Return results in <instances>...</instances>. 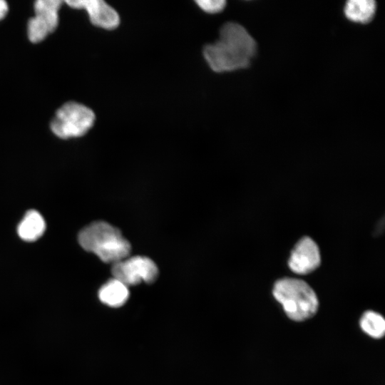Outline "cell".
I'll return each instance as SVG.
<instances>
[{
  "instance_id": "obj_1",
  "label": "cell",
  "mask_w": 385,
  "mask_h": 385,
  "mask_svg": "<svg viewBox=\"0 0 385 385\" xmlns=\"http://www.w3.org/2000/svg\"><path fill=\"white\" fill-rule=\"evenodd\" d=\"M257 48L255 40L244 26L227 22L220 28L217 41L204 47L203 55L215 72H230L248 67Z\"/></svg>"
},
{
  "instance_id": "obj_2",
  "label": "cell",
  "mask_w": 385,
  "mask_h": 385,
  "mask_svg": "<svg viewBox=\"0 0 385 385\" xmlns=\"http://www.w3.org/2000/svg\"><path fill=\"white\" fill-rule=\"evenodd\" d=\"M78 242L86 251L105 262L115 263L129 255L130 245L120 231L106 222H95L78 234Z\"/></svg>"
},
{
  "instance_id": "obj_3",
  "label": "cell",
  "mask_w": 385,
  "mask_h": 385,
  "mask_svg": "<svg viewBox=\"0 0 385 385\" xmlns=\"http://www.w3.org/2000/svg\"><path fill=\"white\" fill-rule=\"evenodd\" d=\"M272 292L274 298L282 305L286 314L292 320H305L317 311V297L312 288L302 279H280L275 282Z\"/></svg>"
},
{
  "instance_id": "obj_4",
  "label": "cell",
  "mask_w": 385,
  "mask_h": 385,
  "mask_svg": "<svg viewBox=\"0 0 385 385\" xmlns=\"http://www.w3.org/2000/svg\"><path fill=\"white\" fill-rule=\"evenodd\" d=\"M94 121L95 114L91 108L76 102H68L56 111L50 127L56 136L67 139L83 136Z\"/></svg>"
},
{
  "instance_id": "obj_5",
  "label": "cell",
  "mask_w": 385,
  "mask_h": 385,
  "mask_svg": "<svg viewBox=\"0 0 385 385\" xmlns=\"http://www.w3.org/2000/svg\"><path fill=\"white\" fill-rule=\"evenodd\" d=\"M113 278L125 285H135L141 282H153L158 277V270L150 258L135 256L125 258L113 264Z\"/></svg>"
},
{
  "instance_id": "obj_6",
  "label": "cell",
  "mask_w": 385,
  "mask_h": 385,
  "mask_svg": "<svg viewBox=\"0 0 385 385\" xmlns=\"http://www.w3.org/2000/svg\"><path fill=\"white\" fill-rule=\"evenodd\" d=\"M63 2L60 0H38L35 2V15L30 19L27 26L31 42L42 41L55 31L58 24V11Z\"/></svg>"
},
{
  "instance_id": "obj_7",
  "label": "cell",
  "mask_w": 385,
  "mask_h": 385,
  "mask_svg": "<svg viewBox=\"0 0 385 385\" xmlns=\"http://www.w3.org/2000/svg\"><path fill=\"white\" fill-rule=\"evenodd\" d=\"M66 3L73 9L86 10L96 26L111 30L120 24L118 12L103 0H68Z\"/></svg>"
},
{
  "instance_id": "obj_8",
  "label": "cell",
  "mask_w": 385,
  "mask_h": 385,
  "mask_svg": "<svg viewBox=\"0 0 385 385\" xmlns=\"http://www.w3.org/2000/svg\"><path fill=\"white\" fill-rule=\"evenodd\" d=\"M319 250L309 237L300 239L292 250L288 265L290 270L299 274H308L320 264Z\"/></svg>"
},
{
  "instance_id": "obj_9",
  "label": "cell",
  "mask_w": 385,
  "mask_h": 385,
  "mask_svg": "<svg viewBox=\"0 0 385 385\" xmlns=\"http://www.w3.org/2000/svg\"><path fill=\"white\" fill-rule=\"evenodd\" d=\"M98 297L101 302L109 307H119L127 302L129 290L124 283L113 278L100 288Z\"/></svg>"
},
{
  "instance_id": "obj_10",
  "label": "cell",
  "mask_w": 385,
  "mask_h": 385,
  "mask_svg": "<svg viewBox=\"0 0 385 385\" xmlns=\"http://www.w3.org/2000/svg\"><path fill=\"white\" fill-rule=\"evenodd\" d=\"M46 223L42 215L36 210H29L20 222L17 232L25 241L38 240L44 232Z\"/></svg>"
},
{
  "instance_id": "obj_11",
  "label": "cell",
  "mask_w": 385,
  "mask_h": 385,
  "mask_svg": "<svg viewBox=\"0 0 385 385\" xmlns=\"http://www.w3.org/2000/svg\"><path fill=\"white\" fill-rule=\"evenodd\" d=\"M373 0H349L344 6V14L351 21L366 24L371 21L376 12Z\"/></svg>"
},
{
  "instance_id": "obj_12",
  "label": "cell",
  "mask_w": 385,
  "mask_h": 385,
  "mask_svg": "<svg viewBox=\"0 0 385 385\" xmlns=\"http://www.w3.org/2000/svg\"><path fill=\"white\" fill-rule=\"evenodd\" d=\"M359 324L363 332L373 338H381L385 334V320L376 312H364L360 319Z\"/></svg>"
},
{
  "instance_id": "obj_13",
  "label": "cell",
  "mask_w": 385,
  "mask_h": 385,
  "mask_svg": "<svg viewBox=\"0 0 385 385\" xmlns=\"http://www.w3.org/2000/svg\"><path fill=\"white\" fill-rule=\"evenodd\" d=\"M195 2L202 11L209 14L219 13L226 5V1L224 0H200Z\"/></svg>"
},
{
  "instance_id": "obj_14",
  "label": "cell",
  "mask_w": 385,
  "mask_h": 385,
  "mask_svg": "<svg viewBox=\"0 0 385 385\" xmlns=\"http://www.w3.org/2000/svg\"><path fill=\"white\" fill-rule=\"evenodd\" d=\"M8 10L7 3L5 1L0 0V21L6 16Z\"/></svg>"
}]
</instances>
